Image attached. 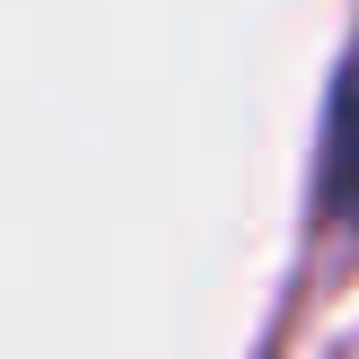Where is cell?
Listing matches in <instances>:
<instances>
[{"label": "cell", "mask_w": 359, "mask_h": 359, "mask_svg": "<svg viewBox=\"0 0 359 359\" xmlns=\"http://www.w3.org/2000/svg\"><path fill=\"white\" fill-rule=\"evenodd\" d=\"M333 149H325V219L333 228H359V62L342 70L333 88Z\"/></svg>", "instance_id": "6da1fadb"}]
</instances>
